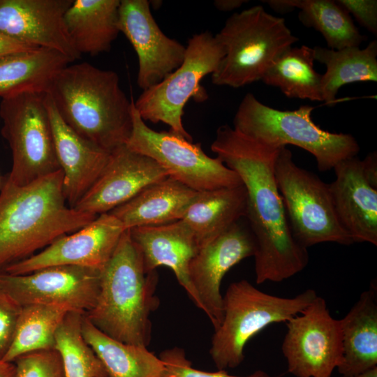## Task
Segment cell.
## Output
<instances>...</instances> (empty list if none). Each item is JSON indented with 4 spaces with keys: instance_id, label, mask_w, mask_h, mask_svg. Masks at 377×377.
<instances>
[{
    "instance_id": "cell-1",
    "label": "cell",
    "mask_w": 377,
    "mask_h": 377,
    "mask_svg": "<svg viewBox=\"0 0 377 377\" xmlns=\"http://www.w3.org/2000/svg\"><path fill=\"white\" fill-rule=\"evenodd\" d=\"M251 139L228 125L220 126L211 149L239 177L246 191V216L256 251V282H281L302 272L309 253L295 239L275 177L281 148Z\"/></svg>"
},
{
    "instance_id": "cell-2",
    "label": "cell",
    "mask_w": 377,
    "mask_h": 377,
    "mask_svg": "<svg viewBox=\"0 0 377 377\" xmlns=\"http://www.w3.org/2000/svg\"><path fill=\"white\" fill-rule=\"evenodd\" d=\"M97 216L68 205L61 170L24 186L6 179L0 191V272Z\"/></svg>"
},
{
    "instance_id": "cell-3",
    "label": "cell",
    "mask_w": 377,
    "mask_h": 377,
    "mask_svg": "<svg viewBox=\"0 0 377 377\" xmlns=\"http://www.w3.org/2000/svg\"><path fill=\"white\" fill-rule=\"evenodd\" d=\"M47 94L61 118L82 138L110 152L126 144L133 100L116 72L87 62L68 64L55 75Z\"/></svg>"
},
{
    "instance_id": "cell-4",
    "label": "cell",
    "mask_w": 377,
    "mask_h": 377,
    "mask_svg": "<svg viewBox=\"0 0 377 377\" xmlns=\"http://www.w3.org/2000/svg\"><path fill=\"white\" fill-rule=\"evenodd\" d=\"M156 270L147 272L138 245L126 230L101 272L94 306L84 313L100 331L119 341L147 347L150 315L159 305Z\"/></svg>"
},
{
    "instance_id": "cell-5",
    "label": "cell",
    "mask_w": 377,
    "mask_h": 377,
    "mask_svg": "<svg viewBox=\"0 0 377 377\" xmlns=\"http://www.w3.org/2000/svg\"><path fill=\"white\" fill-rule=\"evenodd\" d=\"M313 109L304 105L293 110H279L248 93L235 113L233 128L274 147L297 146L315 157L319 171L326 172L356 156L360 146L350 134L332 133L316 124L311 118Z\"/></svg>"
},
{
    "instance_id": "cell-6",
    "label": "cell",
    "mask_w": 377,
    "mask_h": 377,
    "mask_svg": "<svg viewBox=\"0 0 377 377\" xmlns=\"http://www.w3.org/2000/svg\"><path fill=\"white\" fill-rule=\"evenodd\" d=\"M215 36L225 55L211 75L212 82L233 88L261 80L280 54L299 40L283 18L261 6L233 13Z\"/></svg>"
},
{
    "instance_id": "cell-7",
    "label": "cell",
    "mask_w": 377,
    "mask_h": 377,
    "mask_svg": "<svg viewBox=\"0 0 377 377\" xmlns=\"http://www.w3.org/2000/svg\"><path fill=\"white\" fill-rule=\"evenodd\" d=\"M317 297L307 289L293 297L263 292L247 280L232 283L223 296V317L212 339L209 354L219 370L235 369L247 342L267 326L300 313Z\"/></svg>"
},
{
    "instance_id": "cell-8",
    "label": "cell",
    "mask_w": 377,
    "mask_h": 377,
    "mask_svg": "<svg viewBox=\"0 0 377 377\" xmlns=\"http://www.w3.org/2000/svg\"><path fill=\"white\" fill-rule=\"evenodd\" d=\"M274 172L291 232L300 245L307 249L323 242L353 244L338 220L329 184L297 165L286 147L278 152Z\"/></svg>"
},
{
    "instance_id": "cell-9",
    "label": "cell",
    "mask_w": 377,
    "mask_h": 377,
    "mask_svg": "<svg viewBox=\"0 0 377 377\" xmlns=\"http://www.w3.org/2000/svg\"><path fill=\"white\" fill-rule=\"evenodd\" d=\"M1 134L12 154L7 179L24 186L60 169L46 104V92H24L2 98Z\"/></svg>"
},
{
    "instance_id": "cell-10",
    "label": "cell",
    "mask_w": 377,
    "mask_h": 377,
    "mask_svg": "<svg viewBox=\"0 0 377 377\" xmlns=\"http://www.w3.org/2000/svg\"><path fill=\"white\" fill-rule=\"evenodd\" d=\"M224 55L222 45L209 31L193 35L182 64L162 81L142 91L134 101L140 117L154 124L163 122L172 132L192 141L182 122L184 106L191 97L198 101L207 98L200 82L216 70Z\"/></svg>"
},
{
    "instance_id": "cell-11",
    "label": "cell",
    "mask_w": 377,
    "mask_h": 377,
    "mask_svg": "<svg viewBox=\"0 0 377 377\" xmlns=\"http://www.w3.org/2000/svg\"><path fill=\"white\" fill-rule=\"evenodd\" d=\"M133 127L126 145L156 161L168 177L188 188L202 191L240 186L238 175L219 158H212L202 149L171 131L149 128L132 103Z\"/></svg>"
},
{
    "instance_id": "cell-12",
    "label": "cell",
    "mask_w": 377,
    "mask_h": 377,
    "mask_svg": "<svg viewBox=\"0 0 377 377\" xmlns=\"http://www.w3.org/2000/svg\"><path fill=\"white\" fill-rule=\"evenodd\" d=\"M281 350L288 371L295 377H331L343 360L340 320L317 295L300 313L286 323Z\"/></svg>"
},
{
    "instance_id": "cell-13",
    "label": "cell",
    "mask_w": 377,
    "mask_h": 377,
    "mask_svg": "<svg viewBox=\"0 0 377 377\" xmlns=\"http://www.w3.org/2000/svg\"><path fill=\"white\" fill-rule=\"evenodd\" d=\"M101 272L71 265L47 267L19 275L0 272V286L22 306L61 305L84 314L95 304Z\"/></svg>"
},
{
    "instance_id": "cell-14",
    "label": "cell",
    "mask_w": 377,
    "mask_h": 377,
    "mask_svg": "<svg viewBox=\"0 0 377 377\" xmlns=\"http://www.w3.org/2000/svg\"><path fill=\"white\" fill-rule=\"evenodd\" d=\"M125 230L115 216L110 213L102 214L84 227L60 237L40 251L1 272L19 275L59 265L102 271Z\"/></svg>"
},
{
    "instance_id": "cell-15",
    "label": "cell",
    "mask_w": 377,
    "mask_h": 377,
    "mask_svg": "<svg viewBox=\"0 0 377 377\" xmlns=\"http://www.w3.org/2000/svg\"><path fill=\"white\" fill-rule=\"evenodd\" d=\"M118 27L137 54V84L142 91L162 81L183 62L186 46L162 31L148 1L121 0Z\"/></svg>"
},
{
    "instance_id": "cell-16",
    "label": "cell",
    "mask_w": 377,
    "mask_h": 377,
    "mask_svg": "<svg viewBox=\"0 0 377 377\" xmlns=\"http://www.w3.org/2000/svg\"><path fill=\"white\" fill-rule=\"evenodd\" d=\"M241 219L200 247L188 266V275L202 306L216 330L223 317L221 284L225 274L243 259L254 256L256 243Z\"/></svg>"
},
{
    "instance_id": "cell-17",
    "label": "cell",
    "mask_w": 377,
    "mask_h": 377,
    "mask_svg": "<svg viewBox=\"0 0 377 377\" xmlns=\"http://www.w3.org/2000/svg\"><path fill=\"white\" fill-rule=\"evenodd\" d=\"M167 177L154 159L121 145L110 152L101 175L73 208L96 216L108 213Z\"/></svg>"
},
{
    "instance_id": "cell-18",
    "label": "cell",
    "mask_w": 377,
    "mask_h": 377,
    "mask_svg": "<svg viewBox=\"0 0 377 377\" xmlns=\"http://www.w3.org/2000/svg\"><path fill=\"white\" fill-rule=\"evenodd\" d=\"M73 0H0V34L38 47L54 50L72 62L81 57L64 16Z\"/></svg>"
},
{
    "instance_id": "cell-19",
    "label": "cell",
    "mask_w": 377,
    "mask_h": 377,
    "mask_svg": "<svg viewBox=\"0 0 377 377\" xmlns=\"http://www.w3.org/2000/svg\"><path fill=\"white\" fill-rule=\"evenodd\" d=\"M329 184L338 220L355 242L377 245V188L366 176L356 156L339 162Z\"/></svg>"
},
{
    "instance_id": "cell-20",
    "label": "cell",
    "mask_w": 377,
    "mask_h": 377,
    "mask_svg": "<svg viewBox=\"0 0 377 377\" xmlns=\"http://www.w3.org/2000/svg\"><path fill=\"white\" fill-rule=\"evenodd\" d=\"M55 151L63 172V191L73 208L97 181L106 166L110 152L82 138L61 118L46 92Z\"/></svg>"
},
{
    "instance_id": "cell-21",
    "label": "cell",
    "mask_w": 377,
    "mask_h": 377,
    "mask_svg": "<svg viewBox=\"0 0 377 377\" xmlns=\"http://www.w3.org/2000/svg\"><path fill=\"white\" fill-rule=\"evenodd\" d=\"M132 239L139 247L147 272L160 266L170 268L179 284L194 304H202L190 281L188 266L199 247L188 226L182 221L129 229Z\"/></svg>"
},
{
    "instance_id": "cell-22",
    "label": "cell",
    "mask_w": 377,
    "mask_h": 377,
    "mask_svg": "<svg viewBox=\"0 0 377 377\" xmlns=\"http://www.w3.org/2000/svg\"><path fill=\"white\" fill-rule=\"evenodd\" d=\"M197 192L167 177L148 185L108 213L115 216L126 230L165 224L183 219Z\"/></svg>"
},
{
    "instance_id": "cell-23",
    "label": "cell",
    "mask_w": 377,
    "mask_h": 377,
    "mask_svg": "<svg viewBox=\"0 0 377 377\" xmlns=\"http://www.w3.org/2000/svg\"><path fill=\"white\" fill-rule=\"evenodd\" d=\"M343 360L337 368L341 376H352L377 367V288L361 293L340 319Z\"/></svg>"
},
{
    "instance_id": "cell-24",
    "label": "cell",
    "mask_w": 377,
    "mask_h": 377,
    "mask_svg": "<svg viewBox=\"0 0 377 377\" xmlns=\"http://www.w3.org/2000/svg\"><path fill=\"white\" fill-rule=\"evenodd\" d=\"M121 0H73L64 16L68 34L80 54L109 52L120 33Z\"/></svg>"
},
{
    "instance_id": "cell-25",
    "label": "cell",
    "mask_w": 377,
    "mask_h": 377,
    "mask_svg": "<svg viewBox=\"0 0 377 377\" xmlns=\"http://www.w3.org/2000/svg\"><path fill=\"white\" fill-rule=\"evenodd\" d=\"M246 211V191L242 184L198 191L182 220L200 249L245 217Z\"/></svg>"
},
{
    "instance_id": "cell-26",
    "label": "cell",
    "mask_w": 377,
    "mask_h": 377,
    "mask_svg": "<svg viewBox=\"0 0 377 377\" xmlns=\"http://www.w3.org/2000/svg\"><path fill=\"white\" fill-rule=\"evenodd\" d=\"M72 61L54 50L36 47L0 57V96L47 92L55 75Z\"/></svg>"
},
{
    "instance_id": "cell-27",
    "label": "cell",
    "mask_w": 377,
    "mask_h": 377,
    "mask_svg": "<svg viewBox=\"0 0 377 377\" xmlns=\"http://www.w3.org/2000/svg\"><path fill=\"white\" fill-rule=\"evenodd\" d=\"M82 332L100 360L106 377H158L163 362L147 347L125 343L106 335L83 315Z\"/></svg>"
},
{
    "instance_id": "cell-28",
    "label": "cell",
    "mask_w": 377,
    "mask_h": 377,
    "mask_svg": "<svg viewBox=\"0 0 377 377\" xmlns=\"http://www.w3.org/2000/svg\"><path fill=\"white\" fill-rule=\"evenodd\" d=\"M314 59L325 64L326 72L322 75L323 101L334 103L339 89L349 83L377 81V41L370 42L366 47H348L332 50L321 46L313 47Z\"/></svg>"
},
{
    "instance_id": "cell-29",
    "label": "cell",
    "mask_w": 377,
    "mask_h": 377,
    "mask_svg": "<svg viewBox=\"0 0 377 377\" xmlns=\"http://www.w3.org/2000/svg\"><path fill=\"white\" fill-rule=\"evenodd\" d=\"M313 48L290 47L267 70L261 80L288 98L323 101L322 75L313 68Z\"/></svg>"
},
{
    "instance_id": "cell-30",
    "label": "cell",
    "mask_w": 377,
    "mask_h": 377,
    "mask_svg": "<svg viewBox=\"0 0 377 377\" xmlns=\"http://www.w3.org/2000/svg\"><path fill=\"white\" fill-rule=\"evenodd\" d=\"M69 311L61 305L22 306L13 340L1 361L13 362L29 353L54 349L56 332Z\"/></svg>"
},
{
    "instance_id": "cell-31",
    "label": "cell",
    "mask_w": 377,
    "mask_h": 377,
    "mask_svg": "<svg viewBox=\"0 0 377 377\" xmlns=\"http://www.w3.org/2000/svg\"><path fill=\"white\" fill-rule=\"evenodd\" d=\"M285 1L292 10L300 9V22L319 31L330 49L359 47L366 40V36L360 33L350 14L337 1Z\"/></svg>"
},
{
    "instance_id": "cell-32",
    "label": "cell",
    "mask_w": 377,
    "mask_h": 377,
    "mask_svg": "<svg viewBox=\"0 0 377 377\" xmlns=\"http://www.w3.org/2000/svg\"><path fill=\"white\" fill-rule=\"evenodd\" d=\"M84 313L69 311L54 339L63 368V377H106L104 368L82 332Z\"/></svg>"
},
{
    "instance_id": "cell-33",
    "label": "cell",
    "mask_w": 377,
    "mask_h": 377,
    "mask_svg": "<svg viewBox=\"0 0 377 377\" xmlns=\"http://www.w3.org/2000/svg\"><path fill=\"white\" fill-rule=\"evenodd\" d=\"M159 357L163 362V368L158 377H272L262 370L245 376L230 375L226 370L214 372L198 370L192 367L184 350L179 347L161 352Z\"/></svg>"
},
{
    "instance_id": "cell-34",
    "label": "cell",
    "mask_w": 377,
    "mask_h": 377,
    "mask_svg": "<svg viewBox=\"0 0 377 377\" xmlns=\"http://www.w3.org/2000/svg\"><path fill=\"white\" fill-rule=\"evenodd\" d=\"M13 362L16 377H63L61 358L55 349L29 353Z\"/></svg>"
},
{
    "instance_id": "cell-35",
    "label": "cell",
    "mask_w": 377,
    "mask_h": 377,
    "mask_svg": "<svg viewBox=\"0 0 377 377\" xmlns=\"http://www.w3.org/2000/svg\"><path fill=\"white\" fill-rule=\"evenodd\" d=\"M21 309L22 306L0 286V360L10 347Z\"/></svg>"
},
{
    "instance_id": "cell-36",
    "label": "cell",
    "mask_w": 377,
    "mask_h": 377,
    "mask_svg": "<svg viewBox=\"0 0 377 377\" xmlns=\"http://www.w3.org/2000/svg\"><path fill=\"white\" fill-rule=\"evenodd\" d=\"M349 14L359 24L373 34H377V1L376 0H338Z\"/></svg>"
},
{
    "instance_id": "cell-37",
    "label": "cell",
    "mask_w": 377,
    "mask_h": 377,
    "mask_svg": "<svg viewBox=\"0 0 377 377\" xmlns=\"http://www.w3.org/2000/svg\"><path fill=\"white\" fill-rule=\"evenodd\" d=\"M38 47L25 44L0 34V57L8 54L29 50Z\"/></svg>"
},
{
    "instance_id": "cell-38",
    "label": "cell",
    "mask_w": 377,
    "mask_h": 377,
    "mask_svg": "<svg viewBox=\"0 0 377 377\" xmlns=\"http://www.w3.org/2000/svg\"><path fill=\"white\" fill-rule=\"evenodd\" d=\"M362 161L364 173L371 184L377 188V154H369Z\"/></svg>"
},
{
    "instance_id": "cell-39",
    "label": "cell",
    "mask_w": 377,
    "mask_h": 377,
    "mask_svg": "<svg viewBox=\"0 0 377 377\" xmlns=\"http://www.w3.org/2000/svg\"><path fill=\"white\" fill-rule=\"evenodd\" d=\"M247 1L245 0H216L214 5L216 9L227 12L239 8L243 3Z\"/></svg>"
},
{
    "instance_id": "cell-40",
    "label": "cell",
    "mask_w": 377,
    "mask_h": 377,
    "mask_svg": "<svg viewBox=\"0 0 377 377\" xmlns=\"http://www.w3.org/2000/svg\"><path fill=\"white\" fill-rule=\"evenodd\" d=\"M0 377H16V368L14 362L0 360Z\"/></svg>"
},
{
    "instance_id": "cell-41",
    "label": "cell",
    "mask_w": 377,
    "mask_h": 377,
    "mask_svg": "<svg viewBox=\"0 0 377 377\" xmlns=\"http://www.w3.org/2000/svg\"><path fill=\"white\" fill-rule=\"evenodd\" d=\"M340 377H377V367L355 376Z\"/></svg>"
}]
</instances>
